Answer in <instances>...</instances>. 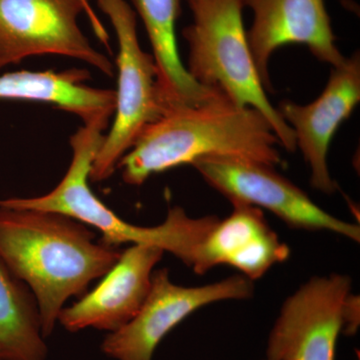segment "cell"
I'll return each instance as SVG.
<instances>
[{"label": "cell", "mask_w": 360, "mask_h": 360, "mask_svg": "<svg viewBox=\"0 0 360 360\" xmlns=\"http://www.w3.org/2000/svg\"><path fill=\"white\" fill-rule=\"evenodd\" d=\"M117 248L96 243L89 226L63 213L0 207V259L32 293L44 338L66 302L115 266Z\"/></svg>", "instance_id": "obj_1"}, {"label": "cell", "mask_w": 360, "mask_h": 360, "mask_svg": "<svg viewBox=\"0 0 360 360\" xmlns=\"http://www.w3.org/2000/svg\"><path fill=\"white\" fill-rule=\"evenodd\" d=\"M276 135L266 118L219 96L198 106L168 110L148 125L118 163L129 186H141L153 174L210 156L283 165Z\"/></svg>", "instance_id": "obj_2"}, {"label": "cell", "mask_w": 360, "mask_h": 360, "mask_svg": "<svg viewBox=\"0 0 360 360\" xmlns=\"http://www.w3.org/2000/svg\"><path fill=\"white\" fill-rule=\"evenodd\" d=\"M108 122V116H97L84 122L71 136L72 158L56 188L37 198L0 200V207L63 213L97 229L105 245L115 248L125 243L156 246L184 262L193 248L194 233V219L188 217L184 208H170L167 219L160 225L139 226L115 214L90 188V172Z\"/></svg>", "instance_id": "obj_3"}, {"label": "cell", "mask_w": 360, "mask_h": 360, "mask_svg": "<svg viewBox=\"0 0 360 360\" xmlns=\"http://www.w3.org/2000/svg\"><path fill=\"white\" fill-rule=\"evenodd\" d=\"M191 8L193 22L182 35L189 46L191 77L236 105L259 111L281 146L295 153V134L270 103L251 56L241 0H198Z\"/></svg>", "instance_id": "obj_4"}, {"label": "cell", "mask_w": 360, "mask_h": 360, "mask_svg": "<svg viewBox=\"0 0 360 360\" xmlns=\"http://www.w3.org/2000/svg\"><path fill=\"white\" fill-rule=\"evenodd\" d=\"M110 18L118 42L115 122L92 165L89 179L103 181L139 135L169 110L158 84L155 58L142 51L136 32V13L127 0H96Z\"/></svg>", "instance_id": "obj_5"}, {"label": "cell", "mask_w": 360, "mask_h": 360, "mask_svg": "<svg viewBox=\"0 0 360 360\" xmlns=\"http://www.w3.org/2000/svg\"><path fill=\"white\" fill-rule=\"evenodd\" d=\"M82 13L106 41L89 0H0V70L32 56L56 54L84 61L112 77L110 59L92 46L78 25Z\"/></svg>", "instance_id": "obj_6"}, {"label": "cell", "mask_w": 360, "mask_h": 360, "mask_svg": "<svg viewBox=\"0 0 360 360\" xmlns=\"http://www.w3.org/2000/svg\"><path fill=\"white\" fill-rule=\"evenodd\" d=\"M191 165L206 184L224 194L231 203L265 208L293 229L330 231L359 243V224L336 219L322 210L274 167L225 156L200 158Z\"/></svg>", "instance_id": "obj_7"}, {"label": "cell", "mask_w": 360, "mask_h": 360, "mask_svg": "<svg viewBox=\"0 0 360 360\" xmlns=\"http://www.w3.org/2000/svg\"><path fill=\"white\" fill-rule=\"evenodd\" d=\"M252 295V281L243 274L186 288L172 283L167 269L156 270L141 310L127 326L105 336L101 350L115 360H153L161 340L196 310L222 300H248Z\"/></svg>", "instance_id": "obj_8"}, {"label": "cell", "mask_w": 360, "mask_h": 360, "mask_svg": "<svg viewBox=\"0 0 360 360\" xmlns=\"http://www.w3.org/2000/svg\"><path fill=\"white\" fill-rule=\"evenodd\" d=\"M350 293L347 274L315 276L303 284L283 303L269 333L265 360H335Z\"/></svg>", "instance_id": "obj_9"}, {"label": "cell", "mask_w": 360, "mask_h": 360, "mask_svg": "<svg viewBox=\"0 0 360 360\" xmlns=\"http://www.w3.org/2000/svg\"><path fill=\"white\" fill-rule=\"evenodd\" d=\"M252 11L248 45L265 90L272 91L270 58L283 45L303 44L322 63L336 66L345 56L335 44L324 0H241Z\"/></svg>", "instance_id": "obj_10"}, {"label": "cell", "mask_w": 360, "mask_h": 360, "mask_svg": "<svg viewBox=\"0 0 360 360\" xmlns=\"http://www.w3.org/2000/svg\"><path fill=\"white\" fill-rule=\"evenodd\" d=\"M360 101L359 52L333 66L326 89L314 103L300 105L283 101L278 110L295 134L296 148L302 150L311 169V186L333 194L338 184L331 179L328 153L336 130L348 120Z\"/></svg>", "instance_id": "obj_11"}, {"label": "cell", "mask_w": 360, "mask_h": 360, "mask_svg": "<svg viewBox=\"0 0 360 360\" xmlns=\"http://www.w3.org/2000/svg\"><path fill=\"white\" fill-rule=\"evenodd\" d=\"M165 251L156 246L131 245L94 290L65 307L58 322L65 330L87 328L115 333L141 310L151 286L153 269Z\"/></svg>", "instance_id": "obj_12"}, {"label": "cell", "mask_w": 360, "mask_h": 360, "mask_svg": "<svg viewBox=\"0 0 360 360\" xmlns=\"http://www.w3.org/2000/svg\"><path fill=\"white\" fill-rule=\"evenodd\" d=\"M232 206L226 219L214 215L191 267L202 276L215 266L227 265L257 281L274 265L288 260L290 250L267 224L260 208L236 202Z\"/></svg>", "instance_id": "obj_13"}, {"label": "cell", "mask_w": 360, "mask_h": 360, "mask_svg": "<svg viewBox=\"0 0 360 360\" xmlns=\"http://www.w3.org/2000/svg\"><path fill=\"white\" fill-rule=\"evenodd\" d=\"M146 26L158 71V84L169 110L198 106L219 96L215 90L198 84L180 59L176 21L181 0H130Z\"/></svg>", "instance_id": "obj_14"}, {"label": "cell", "mask_w": 360, "mask_h": 360, "mask_svg": "<svg viewBox=\"0 0 360 360\" xmlns=\"http://www.w3.org/2000/svg\"><path fill=\"white\" fill-rule=\"evenodd\" d=\"M32 293L0 259V360H46Z\"/></svg>", "instance_id": "obj_15"}, {"label": "cell", "mask_w": 360, "mask_h": 360, "mask_svg": "<svg viewBox=\"0 0 360 360\" xmlns=\"http://www.w3.org/2000/svg\"><path fill=\"white\" fill-rule=\"evenodd\" d=\"M359 297L350 293L343 309L342 333L354 336L359 330L360 324Z\"/></svg>", "instance_id": "obj_16"}, {"label": "cell", "mask_w": 360, "mask_h": 360, "mask_svg": "<svg viewBox=\"0 0 360 360\" xmlns=\"http://www.w3.org/2000/svg\"><path fill=\"white\" fill-rule=\"evenodd\" d=\"M187 4H189V6H193L194 4L198 1V0H186Z\"/></svg>", "instance_id": "obj_17"}]
</instances>
